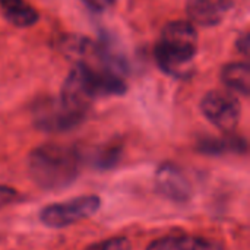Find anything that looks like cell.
Wrapping results in <instances>:
<instances>
[{"label": "cell", "mask_w": 250, "mask_h": 250, "mask_svg": "<svg viewBox=\"0 0 250 250\" xmlns=\"http://www.w3.org/2000/svg\"><path fill=\"white\" fill-rule=\"evenodd\" d=\"M79 155L64 145H42L29 155V173L42 188H62L75 180L79 173Z\"/></svg>", "instance_id": "1"}, {"label": "cell", "mask_w": 250, "mask_h": 250, "mask_svg": "<svg viewBox=\"0 0 250 250\" xmlns=\"http://www.w3.org/2000/svg\"><path fill=\"white\" fill-rule=\"evenodd\" d=\"M198 51V32L190 22L176 21L166 25L155 56L160 67L176 76H183Z\"/></svg>", "instance_id": "2"}, {"label": "cell", "mask_w": 250, "mask_h": 250, "mask_svg": "<svg viewBox=\"0 0 250 250\" xmlns=\"http://www.w3.org/2000/svg\"><path fill=\"white\" fill-rule=\"evenodd\" d=\"M86 110L75 107L62 97L41 100L34 107V122L44 132H66L79 126L86 117Z\"/></svg>", "instance_id": "3"}, {"label": "cell", "mask_w": 250, "mask_h": 250, "mask_svg": "<svg viewBox=\"0 0 250 250\" xmlns=\"http://www.w3.org/2000/svg\"><path fill=\"white\" fill-rule=\"evenodd\" d=\"M100 207L101 199L97 195H85L44 207L40 212V220L47 227L63 229L92 217Z\"/></svg>", "instance_id": "4"}, {"label": "cell", "mask_w": 250, "mask_h": 250, "mask_svg": "<svg viewBox=\"0 0 250 250\" xmlns=\"http://www.w3.org/2000/svg\"><path fill=\"white\" fill-rule=\"evenodd\" d=\"M201 110L208 122L224 132L233 130L242 114L240 101L226 91H211L201 101Z\"/></svg>", "instance_id": "5"}, {"label": "cell", "mask_w": 250, "mask_h": 250, "mask_svg": "<svg viewBox=\"0 0 250 250\" xmlns=\"http://www.w3.org/2000/svg\"><path fill=\"white\" fill-rule=\"evenodd\" d=\"M233 7V0H188L186 10L192 22L202 26H215L224 21Z\"/></svg>", "instance_id": "6"}, {"label": "cell", "mask_w": 250, "mask_h": 250, "mask_svg": "<svg viewBox=\"0 0 250 250\" xmlns=\"http://www.w3.org/2000/svg\"><path fill=\"white\" fill-rule=\"evenodd\" d=\"M157 186L167 198L174 201H185L189 196L190 188L179 168L171 164H164L157 171Z\"/></svg>", "instance_id": "7"}, {"label": "cell", "mask_w": 250, "mask_h": 250, "mask_svg": "<svg viewBox=\"0 0 250 250\" xmlns=\"http://www.w3.org/2000/svg\"><path fill=\"white\" fill-rule=\"evenodd\" d=\"M146 250H224L223 245L202 237L195 236H167L151 243Z\"/></svg>", "instance_id": "8"}, {"label": "cell", "mask_w": 250, "mask_h": 250, "mask_svg": "<svg viewBox=\"0 0 250 250\" xmlns=\"http://www.w3.org/2000/svg\"><path fill=\"white\" fill-rule=\"evenodd\" d=\"M0 9L4 18L18 28L32 26L38 21L37 9L26 0H0Z\"/></svg>", "instance_id": "9"}, {"label": "cell", "mask_w": 250, "mask_h": 250, "mask_svg": "<svg viewBox=\"0 0 250 250\" xmlns=\"http://www.w3.org/2000/svg\"><path fill=\"white\" fill-rule=\"evenodd\" d=\"M221 79L224 85L239 92L245 97L249 95L250 91V69L248 63H230L223 69Z\"/></svg>", "instance_id": "10"}, {"label": "cell", "mask_w": 250, "mask_h": 250, "mask_svg": "<svg viewBox=\"0 0 250 250\" xmlns=\"http://www.w3.org/2000/svg\"><path fill=\"white\" fill-rule=\"evenodd\" d=\"M245 142L242 139H221V141H209V142H205L202 145V149L204 151H208V152H218V151H229V149H233V151H240V149H245Z\"/></svg>", "instance_id": "11"}, {"label": "cell", "mask_w": 250, "mask_h": 250, "mask_svg": "<svg viewBox=\"0 0 250 250\" xmlns=\"http://www.w3.org/2000/svg\"><path fill=\"white\" fill-rule=\"evenodd\" d=\"M85 250H130V242L126 237H113L104 242L91 245Z\"/></svg>", "instance_id": "12"}, {"label": "cell", "mask_w": 250, "mask_h": 250, "mask_svg": "<svg viewBox=\"0 0 250 250\" xmlns=\"http://www.w3.org/2000/svg\"><path fill=\"white\" fill-rule=\"evenodd\" d=\"M82 1H83L89 9L97 10V12H101V10L110 7V6L114 3V0H82Z\"/></svg>", "instance_id": "13"}, {"label": "cell", "mask_w": 250, "mask_h": 250, "mask_svg": "<svg viewBox=\"0 0 250 250\" xmlns=\"http://www.w3.org/2000/svg\"><path fill=\"white\" fill-rule=\"evenodd\" d=\"M239 50L243 51L245 54H248V50H249V35H243L242 37V42H239Z\"/></svg>", "instance_id": "14"}]
</instances>
